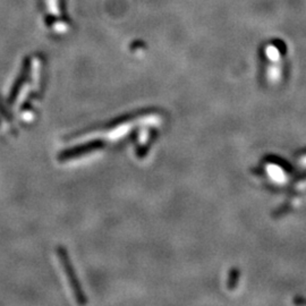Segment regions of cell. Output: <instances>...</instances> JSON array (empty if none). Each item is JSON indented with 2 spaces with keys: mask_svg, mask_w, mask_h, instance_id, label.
Masks as SVG:
<instances>
[{
  "mask_svg": "<svg viewBox=\"0 0 306 306\" xmlns=\"http://www.w3.org/2000/svg\"><path fill=\"white\" fill-rule=\"evenodd\" d=\"M57 255H58V259L60 261L61 267H63L64 271L66 273V277L68 279L69 286L72 288V291L74 292L75 299L78 304H85L86 303V297L84 291L82 289L81 283L78 281L77 274L75 272L74 265L72 263V261L69 259V255L67 253V250L64 246H58L57 247Z\"/></svg>",
  "mask_w": 306,
  "mask_h": 306,
  "instance_id": "1",
  "label": "cell"
},
{
  "mask_svg": "<svg viewBox=\"0 0 306 306\" xmlns=\"http://www.w3.org/2000/svg\"><path fill=\"white\" fill-rule=\"evenodd\" d=\"M105 146V141L102 140H93L90 142H86L84 144H79L76 146H73V148H69L67 150L61 151L58 154V160L60 162L68 161L70 159L79 158L85 156V154L92 153L93 151H96L99 149H102Z\"/></svg>",
  "mask_w": 306,
  "mask_h": 306,
  "instance_id": "2",
  "label": "cell"
},
{
  "mask_svg": "<svg viewBox=\"0 0 306 306\" xmlns=\"http://www.w3.org/2000/svg\"><path fill=\"white\" fill-rule=\"evenodd\" d=\"M29 73H30V60L26 59L24 61L23 68H22L20 75L17 76L14 84H13L12 90L10 92V94H8L7 101H8V104H10V106L13 105V104H15L17 97H19V94H20V92L22 90V87H23L24 83L26 82V79H28Z\"/></svg>",
  "mask_w": 306,
  "mask_h": 306,
  "instance_id": "3",
  "label": "cell"
},
{
  "mask_svg": "<svg viewBox=\"0 0 306 306\" xmlns=\"http://www.w3.org/2000/svg\"><path fill=\"white\" fill-rule=\"evenodd\" d=\"M238 277H239V272L237 269H233V271L230 272V276H229V281H228V287L229 289H234L235 287L237 286V282H238Z\"/></svg>",
  "mask_w": 306,
  "mask_h": 306,
  "instance_id": "4",
  "label": "cell"
}]
</instances>
